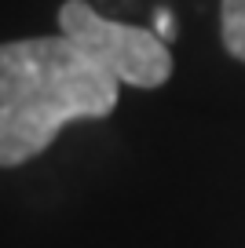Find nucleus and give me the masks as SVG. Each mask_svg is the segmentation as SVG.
<instances>
[{
    "label": "nucleus",
    "mask_w": 245,
    "mask_h": 248,
    "mask_svg": "<svg viewBox=\"0 0 245 248\" xmlns=\"http://www.w3.org/2000/svg\"><path fill=\"white\" fill-rule=\"evenodd\" d=\"M220 26H223V47L245 62V0H223L220 4Z\"/></svg>",
    "instance_id": "3"
},
{
    "label": "nucleus",
    "mask_w": 245,
    "mask_h": 248,
    "mask_svg": "<svg viewBox=\"0 0 245 248\" xmlns=\"http://www.w3.org/2000/svg\"><path fill=\"white\" fill-rule=\"evenodd\" d=\"M59 33L70 37L114 80L132 88H161L172 77V51L165 37L143 26L110 22L88 0H66L59 8Z\"/></svg>",
    "instance_id": "2"
},
{
    "label": "nucleus",
    "mask_w": 245,
    "mask_h": 248,
    "mask_svg": "<svg viewBox=\"0 0 245 248\" xmlns=\"http://www.w3.org/2000/svg\"><path fill=\"white\" fill-rule=\"evenodd\" d=\"M117 84L62 33L0 44V168L40 157L66 124L110 117Z\"/></svg>",
    "instance_id": "1"
},
{
    "label": "nucleus",
    "mask_w": 245,
    "mask_h": 248,
    "mask_svg": "<svg viewBox=\"0 0 245 248\" xmlns=\"http://www.w3.org/2000/svg\"><path fill=\"white\" fill-rule=\"evenodd\" d=\"M158 33H161V37H172V22H169L165 11H158Z\"/></svg>",
    "instance_id": "4"
}]
</instances>
